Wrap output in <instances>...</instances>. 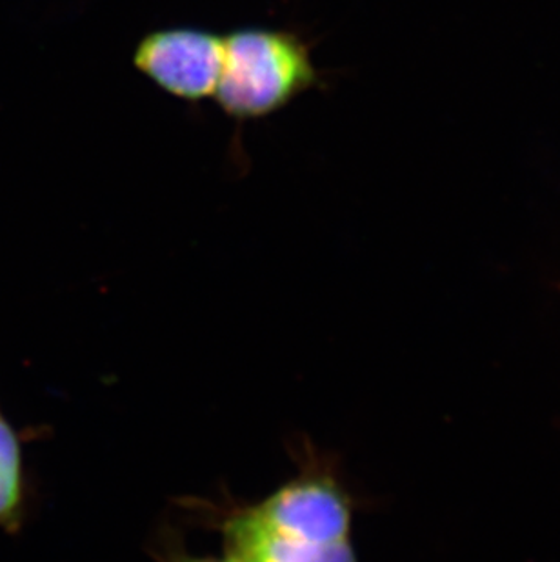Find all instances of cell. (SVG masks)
I'll list each match as a JSON object with an SVG mask.
<instances>
[{"mask_svg":"<svg viewBox=\"0 0 560 562\" xmlns=\"http://www.w3.org/2000/svg\"><path fill=\"white\" fill-rule=\"evenodd\" d=\"M323 85L312 44L295 30L243 26L224 35L223 75L213 101L240 127L276 115Z\"/></svg>","mask_w":560,"mask_h":562,"instance_id":"1","label":"cell"},{"mask_svg":"<svg viewBox=\"0 0 560 562\" xmlns=\"http://www.w3.org/2000/svg\"><path fill=\"white\" fill-rule=\"evenodd\" d=\"M133 66L168 95L201 104L217 93L224 35L199 26L157 27L138 38Z\"/></svg>","mask_w":560,"mask_h":562,"instance_id":"2","label":"cell"},{"mask_svg":"<svg viewBox=\"0 0 560 562\" xmlns=\"http://www.w3.org/2000/svg\"><path fill=\"white\" fill-rule=\"evenodd\" d=\"M248 512L262 530L291 541H349L348 499L334 479L323 475L293 479Z\"/></svg>","mask_w":560,"mask_h":562,"instance_id":"3","label":"cell"},{"mask_svg":"<svg viewBox=\"0 0 560 562\" xmlns=\"http://www.w3.org/2000/svg\"><path fill=\"white\" fill-rule=\"evenodd\" d=\"M227 555L238 562H357L349 541L315 544L273 536L262 530L248 509L224 525Z\"/></svg>","mask_w":560,"mask_h":562,"instance_id":"4","label":"cell"},{"mask_svg":"<svg viewBox=\"0 0 560 562\" xmlns=\"http://www.w3.org/2000/svg\"><path fill=\"white\" fill-rule=\"evenodd\" d=\"M27 508L26 472L21 436L0 414V528L19 531Z\"/></svg>","mask_w":560,"mask_h":562,"instance_id":"5","label":"cell"},{"mask_svg":"<svg viewBox=\"0 0 560 562\" xmlns=\"http://www.w3.org/2000/svg\"><path fill=\"white\" fill-rule=\"evenodd\" d=\"M169 562H238L237 559H233L232 555H227L224 559L215 558H195V555H186V553H175L173 558Z\"/></svg>","mask_w":560,"mask_h":562,"instance_id":"6","label":"cell"}]
</instances>
